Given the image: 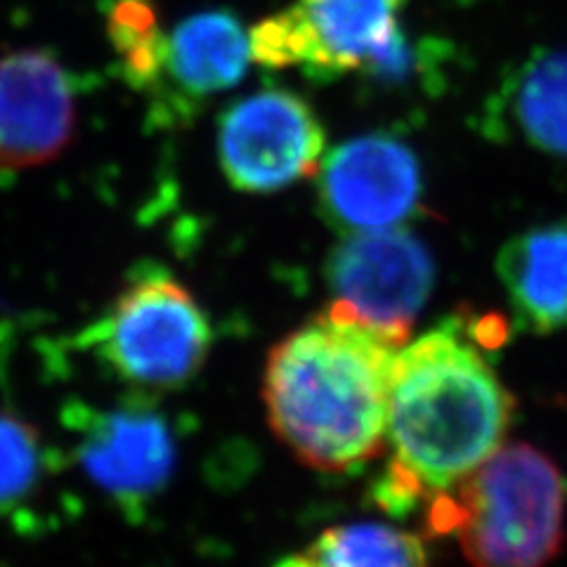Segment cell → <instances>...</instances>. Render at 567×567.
Instances as JSON below:
<instances>
[{
	"label": "cell",
	"mask_w": 567,
	"mask_h": 567,
	"mask_svg": "<svg viewBox=\"0 0 567 567\" xmlns=\"http://www.w3.org/2000/svg\"><path fill=\"white\" fill-rule=\"evenodd\" d=\"M511 390L461 322H445L400 348L390 390L393 458L377 487L383 511L404 516L454 489L504 445Z\"/></svg>",
	"instance_id": "1"
},
{
	"label": "cell",
	"mask_w": 567,
	"mask_h": 567,
	"mask_svg": "<svg viewBox=\"0 0 567 567\" xmlns=\"http://www.w3.org/2000/svg\"><path fill=\"white\" fill-rule=\"evenodd\" d=\"M402 346L333 300L270 350L265 410L275 435L300 464L348 473L385 450Z\"/></svg>",
	"instance_id": "2"
},
{
	"label": "cell",
	"mask_w": 567,
	"mask_h": 567,
	"mask_svg": "<svg viewBox=\"0 0 567 567\" xmlns=\"http://www.w3.org/2000/svg\"><path fill=\"white\" fill-rule=\"evenodd\" d=\"M565 516L567 483L556 461L513 442L429 499L425 523L456 532L471 567H546L560 554Z\"/></svg>",
	"instance_id": "3"
},
{
	"label": "cell",
	"mask_w": 567,
	"mask_h": 567,
	"mask_svg": "<svg viewBox=\"0 0 567 567\" xmlns=\"http://www.w3.org/2000/svg\"><path fill=\"white\" fill-rule=\"evenodd\" d=\"M79 343L131 393L158 395L199 374L213 329L183 279L166 265L140 262Z\"/></svg>",
	"instance_id": "4"
},
{
	"label": "cell",
	"mask_w": 567,
	"mask_h": 567,
	"mask_svg": "<svg viewBox=\"0 0 567 567\" xmlns=\"http://www.w3.org/2000/svg\"><path fill=\"white\" fill-rule=\"evenodd\" d=\"M152 398L131 393L116 406L71 402L62 412L76 464L131 523L147 516L177 464L173 425Z\"/></svg>",
	"instance_id": "5"
},
{
	"label": "cell",
	"mask_w": 567,
	"mask_h": 567,
	"mask_svg": "<svg viewBox=\"0 0 567 567\" xmlns=\"http://www.w3.org/2000/svg\"><path fill=\"white\" fill-rule=\"evenodd\" d=\"M406 0H298L251 29L254 60L315 81L364 71L395 43Z\"/></svg>",
	"instance_id": "6"
},
{
	"label": "cell",
	"mask_w": 567,
	"mask_h": 567,
	"mask_svg": "<svg viewBox=\"0 0 567 567\" xmlns=\"http://www.w3.org/2000/svg\"><path fill=\"white\" fill-rule=\"evenodd\" d=\"M327 131L317 112L289 91H260L218 121V162L237 192L270 194L319 171Z\"/></svg>",
	"instance_id": "7"
},
{
	"label": "cell",
	"mask_w": 567,
	"mask_h": 567,
	"mask_svg": "<svg viewBox=\"0 0 567 567\" xmlns=\"http://www.w3.org/2000/svg\"><path fill=\"white\" fill-rule=\"evenodd\" d=\"M324 277L336 303L406 343L435 287V262L414 233L390 227L343 235L331 248Z\"/></svg>",
	"instance_id": "8"
},
{
	"label": "cell",
	"mask_w": 567,
	"mask_h": 567,
	"mask_svg": "<svg viewBox=\"0 0 567 567\" xmlns=\"http://www.w3.org/2000/svg\"><path fill=\"white\" fill-rule=\"evenodd\" d=\"M421 194L419 158L395 135L352 137L319 166V208L341 235L400 227L419 210Z\"/></svg>",
	"instance_id": "9"
},
{
	"label": "cell",
	"mask_w": 567,
	"mask_h": 567,
	"mask_svg": "<svg viewBox=\"0 0 567 567\" xmlns=\"http://www.w3.org/2000/svg\"><path fill=\"white\" fill-rule=\"evenodd\" d=\"M74 74L45 48L0 58V171L55 162L76 135Z\"/></svg>",
	"instance_id": "10"
},
{
	"label": "cell",
	"mask_w": 567,
	"mask_h": 567,
	"mask_svg": "<svg viewBox=\"0 0 567 567\" xmlns=\"http://www.w3.org/2000/svg\"><path fill=\"white\" fill-rule=\"evenodd\" d=\"M251 60V33L239 17L227 10L187 17L166 35L164 74L150 93L154 121L187 123L204 100L235 87Z\"/></svg>",
	"instance_id": "11"
},
{
	"label": "cell",
	"mask_w": 567,
	"mask_h": 567,
	"mask_svg": "<svg viewBox=\"0 0 567 567\" xmlns=\"http://www.w3.org/2000/svg\"><path fill=\"white\" fill-rule=\"evenodd\" d=\"M496 275L520 329L567 331V218L511 237L496 256Z\"/></svg>",
	"instance_id": "12"
},
{
	"label": "cell",
	"mask_w": 567,
	"mask_h": 567,
	"mask_svg": "<svg viewBox=\"0 0 567 567\" xmlns=\"http://www.w3.org/2000/svg\"><path fill=\"white\" fill-rule=\"evenodd\" d=\"M504 110L532 150L567 162V48L529 58L506 83Z\"/></svg>",
	"instance_id": "13"
},
{
	"label": "cell",
	"mask_w": 567,
	"mask_h": 567,
	"mask_svg": "<svg viewBox=\"0 0 567 567\" xmlns=\"http://www.w3.org/2000/svg\"><path fill=\"white\" fill-rule=\"evenodd\" d=\"M306 551L322 567H429L416 535L383 523L329 527Z\"/></svg>",
	"instance_id": "14"
},
{
	"label": "cell",
	"mask_w": 567,
	"mask_h": 567,
	"mask_svg": "<svg viewBox=\"0 0 567 567\" xmlns=\"http://www.w3.org/2000/svg\"><path fill=\"white\" fill-rule=\"evenodd\" d=\"M106 33L123 76L142 93H152L164 74L166 35L152 0H112Z\"/></svg>",
	"instance_id": "15"
},
{
	"label": "cell",
	"mask_w": 567,
	"mask_h": 567,
	"mask_svg": "<svg viewBox=\"0 0 567 567\" xmlns=\"http://www.w3.org/2000/svg\"><path fill=\"white\" fill-rule=\"evenodd\" d=\"M43 440L24 416L0 410V518L20 511L39 489Z\"/></svg>",
	"instance_id": "16"
},
{
	"label": "cell",
	"mask_w": 567,
	"mask_h": 567,
	"mask_svg": "<svg viewBox=\"0 0 567 567\" xmlns=\"http://www.w3.org/2000/svg\"><path fill=\"white\" fill-rule=\"evenodd\" d=\"M272 567H322L319 565L306 548L303 551H298V554H291V556H287V558H281L279 563H275Z\"/></svg>",
	"instance_id": "17"
}]
</instances>
